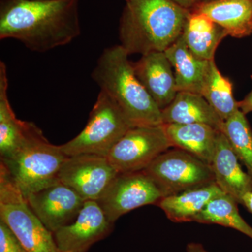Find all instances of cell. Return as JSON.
<instances>
[{
  "label": "cell",
  "instance_id": "1",
  "mask_svg": "<svg viewBox=\"0 0 252 252\" xmlns=\"http://www.w3.org/2000/svg\"><path fill=\"white\" fill-rule=\"evenodd\" d=\"M81 34L79 0H1L0 39L19 41L44 53Z\"/></svg>",
  "mask_w": 252,
  "mask_h": 252
},
{
  "label": "cell",
  "instance_id": "2",
  "mask_svg": "<svg viewBox=\"0 0 252 252\" xmlns=\"http://www.w3.org/2000/svg\"><path fill=\"white\" fill-rule=\"evenodd\" d=\"M120 45L130 54L164 52L182 35L190 11L170 0H126Z\"/></svg>",
  "mask_w": 252,
  "mask_h": 252
},
{
  "label": "cell",
  "instance_id": "3",
  "mask_svg": "<svg viewBox=\"0 0 252 252\" xmlns=\"http://www.w3.org/2000/svg\"><path fill=\"white\" fill-rule=\"evenodd\" d=\"M128 56L121 45L104 49L93 80L117 103L131 127L161 125V109L139 80Z\"/></svg>",
  "mask_w": 252,
  "mask_h": 252
},
{
  "label": "cell",
  "instance_id": "4",
  "mask_svg": "<svg viewBox=\"0 0 252 252\" xmlns=\"http://www.w3.org/2000/svg\"><path fill=\"white\" fill-rule=\"evenodd\" d=\"M67 157L60 146L50 143L34 123L28 122L22 144L1 163L26 197L57 180Z\"/></svg>",
  "mask_w": 252,
  "mask_h": 252
},
{
  "label": "cell",
  "instance_id": "5",
  "mask_svg": "<svg viewBox=\"0 0 252 252\" xmlns=\"http://www.w3.org/2000/svg\"><path fill=\"white\" fill-rule=\"evenodd\" d=\"M0 220L11 228L28 252H61L54 234L36 216L27 199L0 164Z\"/></svg>",
  "mask_w": 252,
  "mask_h": 252
},
{
  "label": "cell",
  "instance_id": "6",
  "mask_svg": "<svg viewBox=\"0 0 252 252\" xmlns=\"http://www.w3.org/2000/svg\"><path fill=\"white\" fill-rule=\"evenodd\" d=\"M130 127L117 103L100 91L84 128L60 147L67 157L94 154L107 157L111 149Z\"/></svg>",
  "mask_w": 252,
  "mask_h": 252
},
{
  "label": "cell",
  "instance_id": "7",
  "mask_svg": "<svg viewBox=\"0 0 252 252\" xmlns=\"http://www.w3.org/2000/svg\"><path fill=\"white\" fill-rule=\"evenodd\" d=\"M164 197L215 182L211 165L182 149H168L143 170Z\"/></svg>",
  "mask_w": 252,
  "mask_h": 252
},
{
  "label": "cell",
  "instance_id": "8",
  "mask_svg": "<svg viewBox=\"0 0 252 252\" xmlns=\"http://www.w3.org/2000/svg\"><path fill=\"white\" fill-rule=\"evenodd\" d=\"M163 124L130 127L111 149L109 161L119 173L143 171L171 148Z\"/></svg>",
  "mask_w": 252,
  "mask_h": 252
},
{
  "label": "cell",
  "instance_id": "9",
  "mask_svg": "<svg viewBox=\"0 0 252 252\" xmlns=\"http://www.w3.org/2000/svg\"><path fill=\"white\" fill-rule=\"evenodd\" d=\"M160 189L144 171L119 173L97 200L106 216L114 223L129 212L158 203Z\"/></svg>",
  "mask_w": 252,
  "mask_h": 252
},
{
  "label": "cell",
  "instance_id": "10",
  "mask_svg": "<svg viewBox=\"0 0 252 252\" xmlns=\"http://www.w3.org/2000/svg\"><path fill=\"white\" fill-rule=\"evenodd\" d=\"M118 174L107 157L80 154L66 158L58 178L86 201H97Z\"/></svg>",
  "mask_w": 252,
  "mask_h": 252
},
{
  "label": "cell",
  "instance_id": "11",
  "mask_svg": "<svg viewBox=\"0 0 252 252\" xmlns=\"http://www.w3.org/2000/svg\"><path fill=\"white\" fill-rule=\"evenodd\" d=\"M26 198L32 210L53 234L72 223L86 201L59 179Z\"/></svg>",
  "mask_w": 252,
  "mask_h": 252
},
{
  "label": "cell",
  "instance_id": "12",
  "mask_svg": "<svg viewBox=\"0 0 252 252\" xmlns=\"http://www.w3.org/2000/svg\"><path fill=\"white\" fill-rule=\"evenodd\" d=\"M113 224L97 201L86 200L75 220L55 232V241L61 252H86Z\"/></svg>",
  "mask_w": 252,
  "mask_h": 252
},
{
  "label": "cell",
  "instance_id": "13",
  "mask_svg": "<svg viewBox=\"0 0 252 252\" xmlns=\"http://www.w3.org/2000/svg\"><path fill=\"white\" fill-rule=\"evenodd\" d=\"M132 64L139 80L159 108L162 110L171 103L178 91L173 67L165 52L142 55Z\"/></svg>",
  "mask_w": 252,
  "mask_h": 252
},
{
  "label": "cell",
  "instance_id": "14",
  "mask_svg": "<svg viewBox=\"0 0 252 252\" xmlns=\"http://www.w3.org/2000/svg\"><path fill=\"white\" fill-rule=\"evenodd\" d=\"M215 183L222 191L242 204L244 195L252 191V176L245 172L224 134L220 131L211 162Z\"/></svg>",
  "mask_w": 252,
  "mask_h": 252
},
{
  "label": "cell",
  "instance_id": "15",
  "mask_svg": "<svg viewBox=\"0 0 252 252\" xmlns=\"http://www.w3.org/2000/svg\"><path fill=\"white\" fill-rule=\"evenodd\" d=\"M191 11L206 15L228 36L243 38L252 34V0H214L200 2Z\"/></svg>",
  "mask_w": 252,
  "mask_h": 252
},
{
  "label": "cell",
  "instance_id": "16",
  "mask_svg": "<svg viewBox=\"0 0 252 252\" xmlns=\"http://www.w3.org/2000/svg\"><path fill=\"white\" fill-rule=\"evenodd\" d=\"M161 112L162 124H206L222 131L224 124L206 99L193 93L179 91Z\"/></svg>",
  "mask_w": 252,
  "mask_h": 252
},
{
  "label": "cell",
  "instance_id": "17",
  "mask_svg": "<svg viewBox=\"0 0 252 252\" xmlns=\"http://www.w3.org/2000/svg\"><path fill=\"white\" fill-rule=\"evenodd\" d=\"M164 52L173 67L177 91L201 95L210 61L195 56L182 35Z\"/></svg>",
  "mask_w": 252,
  "mask_h": 252
},
{
  "label": "cell",
  "instance_id": "18",
  "mask_svg": "<svg viewBox=\"0 0 252 252\" xmlns=\"http://www.w3.org/2000/svg\"><path fill=\"white\" fill-rule=\"evenodd\" d=\"M163 125L172 147L182 149L211 165L220 130L202 124Z\"/></svg>",
  "mask_w": 252,
  "mask_h": 252
},
{
  "label": "cell",
  "instance_id": "19",
  "mask_svg": "<svg viewBox=\"0 0 252 252\" xmlns=\"http://www.w3.org/2000/svg\"><path fill=\"white\" fill-rule=\"evenodd\" d=\"M225 193L215 182L164 197L157 205L167 218L176 223L195 221L207 204L218 195Z\"/></svg>",
  "mask_w": 252,
  "mask_h": 252
},
{
  "label": "cell",
  "instance_id": "20",
  "mask_svg": "<svg viewBox=\"0 0 252 252\" xmlns=\"http://www.w3.org/2000/svg\"><path fill=\"white\" fill-rule=\"evenodd\" d=\"M228 35L206 15L190 11L182 36L189 49L200 59L211 61L220 43Z\"/></svg>",
  "mask_w": 252,
  "mask_h": 252
},
{
  "label": "cell",
  "instance_id": "21",
  "mask_svg": "<svg viewBox=\"0 0 252 252\" xmlns=\"http://www.w3.org/2000/svg\"><path fill=\"white\" fill-rule=\"evenodd\" d=\"M7 69L0 62V156L1 160L7 158L22 144L26 135L28 122L16 117L10 104Z\"/></svg>",
  "mask_w": 252,
  "mask_h": 252
},
{
  "label": "cell",
  "instance_id": "22",
  "mask_svg": "<svg viewBox=\"0 0 252 252\" xmlns=\"http://www.w3.org/2000/svg\"><path fill=\"white\" fill-rule=\"evenodd\" d=\"M201 95L224 122L239 110L238 102L233 94V84L220 73L215 59L209 63Z\"/></svg>",
  "mask_w": 252,
  "mask_h": 252
},
{
  "label": "cell",
  "instance_id": "23",
  "mask_svg": "<svg viewBox=\"0 0 252 252\" xmlns=\"http://www.w3.org/2000/svg\"><path fill=\"white\" fill-rule=\"evenodd\" d=\"M238 204L230 195L221 194L207 204L195 221L233 228L252 239V228L240 215Z\"/></svg>",
  "mask_w": 252,
  "mask_h": 252
},
{
  "label": "cell",
  "instance_id": "24",
  "mask_svg": "<svg viewBox=\"0 0 252 252\" xmlns=\"http://www.w3.org/2000/svg\"><path fill=\"white\" fill-rule=\"evenodd\" d=\"M221 132L252 176V131L245 114L239 109L225 121Z\"/></svg>",
  "mask_w": 252,
  "mask_h": 252
},
{
  "label": "cell",
  "instance_id": "25",
  "mask_svg": "<svg viewBox=\"0 0 252 252\" xmlns=\"http://www.w3.org/2000/svg\"><path fill=\"white\" fill-rule=\"evenodd\" d=\"M0 252H28L11 228L0 220Z\"/></svg>",
  "mask_w": 252,
  "mask_h": 252
},
{
  "label": "cell",
  "instance_id": "26",
  "mask_svg": "<svg viewBox=\"0 0 252 252\" xmlns=\"http://www.w3.org/2000/svg\"><path fill=\"white\" fill-rule=\"evenodd\" d=\"M238 104L239 109L245 115L248 113L252 112V90L243 100L238 102Z\"/></svg>",
  "mask_w": 252,
  "mask_h": 252
},
{
  "label": "cell",
  "instance_id": "27",
  "mask_svg": "<svg viewBox=\"0 0 252 252\" xmlns=\"http://www.w3.org/2000/svg\"><path fill=\"white\" fill-rule=\"evenodd\" d=\"M174 3L182 6L184 9L191 11L195 6L201 2V0H170Z\"/></svg>",
  "mask_w": 252,
  "mask_h": 252
},
{
  "label": "cell",
  "instance_id": "28",
  "mask_svg": "<svg viewBox=\"0 0 252 252\" xmlns=\"http://www.w3.org/2000/svg\"><path fill=\"white\" fill-rule=\"evenodd\" d=\"M187 252H208L201 244L191 243L187 245Z\"/></svg>",
  "mask_w": 252,
  "mask_h": 252
},
{
  "label": "cell",
  "instance_id": "29",
  "mask_svg": "<svg viewBox=\"0 0 252 252\" xmlns=\"http://www.w3.org/2000/svg\"><path fill=\"white\" fill-rule=\"evenodd\" d=\"M242 205L246 207L247 209L252 214V191L245 194L242 200Z\"/></svg>",
  "mask_w": 252,
  "mask_h": 252
},
{
  "label": "cell",
  "instance_id": "30",
  "mask_svg": "<svg viewBox=\"0 0 252 252\" xmlns=\"http://www.w3.org/2000/svg\"><path fill=\"white\" fill-rule=\"evenodd\" d=\"M214 1V0H201V2H208V1Z\"/></svg>",
  "mask_w": 252,
  "mask_h": 252
},
{
  "label": "cell",
  "instance_id": "31",
  "mask_svg": "<svg viewBox=\"0 0 252 252\" xmlns=\"http://www.w3.org/2000/svg\"></svg>",
  "mask_w": 252,
  "mask_h": 252
}]
</instances>
